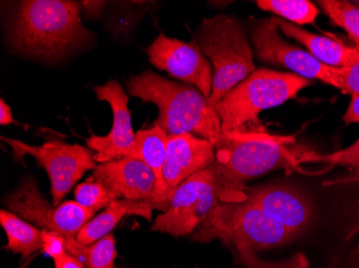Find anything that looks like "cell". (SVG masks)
<instances>
[{
  "instance_id": "cell-1",
  "label": "cell",
  "mask_w": 359,
  "mask_h": 268,
  "mask_svg": "<svg viewBox=\"0 0 359 268\" xmlns=\"http://www.w3.org/2000/svg\"><path fill=\"white\" fill-rule=\"evenodd\" d=\"M80 13V3L72 0H26L12 24V43L26 55L58 60L94 39Z\"/></svg>"
},
{
  "instance_id": "cell-2",
  "label": "cell",
  "mask_w": 359,
  "mask_h": 268,
  "mask_svg": "<svg viewBox=\"0 0 359 268\" xmlns=\"http://www.w3.org/2000/svg\"><path fill=\"white\" fill-rule=\"evenodd\" d=\"M127 90L132 96L158 108L154 126L168 136L189 133L213 144L221 139L223 131L219 116L196 88L148 71L129 78Z\"/></svg>"
},
{
  "instance_id": "cell-3",
  "label": "cell",
  "mask_w": 359,
  "mask_h": 268,
  "mask_svg": "<svg viewBox=\"0 0 359 268\" xmlns=\"http://www.w3.org/2000/svg\"><path fill=\"white\" fill-rule=\"evenodd\" d=\"M295 234L276 223L249 199L222 202L194 232V241L219 239L233 250L238 261L250 268H265L256 258L258 250L278 247L295 239Z\"/></svg>"
},
{
  "instance_id": "cell-4",
  "label": "cell",
  "mask_w": 359,
  "mask_h": 268,
  "mask_svg": "<svg viewBox=\"0 0 359 268\" xmlns=\"http://www.w3.org/2000/svg\"><path fill=\"white\" fill-rule=\"evenodd\" d=\"M292 143L290 138L262 132H223L215 144L217 158L211 165L212 171L224 186L242 192L244 181L254 177L296 162L316 161L318 155L304 150L298 153L290 146Z\"/></svg>"
},
{
  "instance_id": "cell-5",
  "label": "cell",
  "mask_w": 359,
  "mask_h": 268,
  "mask_svg": "<svg viewBox=\"0 0 359 268\" xmlns=\"http://www.w3.org/2000/svg\"><path fill=\"white\" fill-rule=\"evenodd\" d=\"M196 38L201 51L213 66L208 104L215 108L228 92L255 71L253 51L242 24L226 14L203 20Z\"/></svg>"
},
{
  "instance_id": "cell-6",
  "label": "cell",
  "mask_w": 359,
  "mask_h": 268,
  "mask_svg": "<svg viewBox=\"0 0 359 268\" xmlns=\"http://www.w3.org/2000/svg\"><path fill=\"white\" fill-rule=\"evenodd\" d=\"M312 84L313 80L295 73L267 68L256 69L215 104L222 131H242L248 124H259L260 113L295 99L304 88Z\"/></svg>"
},
{
  "instance_id": "cell-7",
  "label": "cell",
  "mask_w": 359,
  "mask_h": 268,
  "mask_svg": "<svg viewBox=\"0 0 359 268\" xmlns=\"http://www.w3.org/2000/svg\"><path fill=\"white\" fill-rule=\"evenodd\" d=\"M245 193L224 186L211 167L191 175L173 190L168 209L157 216L153 231L187 237L194 234L213 213L219 201L239 202Z\"/></svg>"
},
{
  "instance_id": "cell-8",
  "label": "cell",
  "mask_w": 359,
  "mask_h": 268,
  "mask_svg": "<svg viewBox=\"0 0 359 268\" xmlns=\"http://www.w3.org/2000/svg\"><path fill=\"white\" fill-rule=\"evenodd\" d=\"M11 146L14 157H34L44 167L51 181L54 206L60 205L64 197L88 171L97 167L92 149L78 144H68L60 140L48 141L41 146H32L20 140L1 138Z\"/></svg>"
},
{
  "instance_id": "cell-9",
  "label": "cell",
  "mask_w": 359,
  "mask_h": 268,
  "mask_svg": "<svg viewBox=\"0 0 359 268\" xmlns=\"http://www.w3.org/2000/svg\"><path fill=\"white\" fill-rule=\"evenodd\" d=\"M5 204L12 213L29 221L38 229L55 232L65 239L76 237L95 216V213L81 206L76 201H66L54 206L41 195L37 181L32 176L22 179L20 186L5 197Z\"/></svg>"
},
{
  "instance_id": "cell-10",
  "label": "cell",
  "mask_w": 359,
  "mask_h": 268,
  "mask_svg": "<svg viewBox=\"0 0 359 268\" xmlns=\"http://www.w3.org/2000/svg\"><path fill=\"white\" fill-rule=\"evenodd\" d=\"M252 42L260 60L281 66L308 80H318L339 90L342 68H332L318 62L309 52L286 42L280 36V19L270 17L256 22Z\"/></svg>"
},
{
  "instance_id": "cell-11",
  "label": "cell",
  "mask_w": 359,
  "mask_h": 268,
  "mask_svg": "<svg viewBox=\"0 0 359 268\" xmlns=\"http://www.w3.org/2000/svg\"><path fill=\"white\" fill-rule=\"evenodd\" d=\"M145 51L151 64L157 69L164 70L173 78L191 84L205 98H210L213 69L195 41L187 43L161 32Z\"/></svg>"
},
{
  "instance_id": "cell-12",
  "label": "cell",
  "mask_w": 359,
  "mask_h": 268,
  "mask_svg": "<svg viewBox=\"0 0 359 268\" xmlns=\"http://www.w3.org/2000/svg\"><path fill=\"white\" fill-rule=\"evenodd\" d=\"M92 177L102 183L113 199L143 201L158 211L168 209L159 193L155 173L142 161L125 157L102 163L97 165Z\"/></svg>"
},
{
  "instance_id": "cell-13",
  "label": "cell",
  "mask_w": 359,
  "mask_h": 268,
  "mask_svg": "<svg viewBox=\"0 0 359 268\" xmlns=\"http://www.w3.org/2000/svg\"><path fill=\"white\" fill-rule=\"evenodd\" d=\"M94 92L98 100L107 102L111 106L113 125L109 134L104 136L90 134L86 144L88 148L96 152L95 160L97 162L106 163L125 158L136 138L128 108V97L116 80H109L104 85L96 86Z\"/></svg>"
},
{
  "instance_id": "cell-14",
  "label": "cell",
  "mask_w": 359,
  "mask_h": 268,
  "mask_svg": "<svg viewBox=\"0 0 359 268\" xmlns=\"http://www.w3.org/2000/svg\"><path fill=\"white\" fill-rule=\"evenodd\" d=\"M248 199L276 223L298 237L314 219V206L302 191L290 185H267L247 190Z\"/></svg>"
},
{
  "instance_id": "cell-15",
  "label": "cell",
  "mask_w": 359,
  "mask_h": 268,
  "mask_svg": "<svg viewBox=\"0 0 359 268\" xmlns=\"http://www.w3.org/2000/svg\"><path fill=\"white\" fill-rule=\"evenodd\" d=\"M215 144L199 136L182 133L168 136L164 177L175 190L191 175L205 170L215 162Z\"/></svg>"
},
{
  "instance_id": "cell-16",
  "label": "cell",
  "mask_w": 359,
  "mask_h": 268,
  "mask_svg": "<svg viewBox=\"0 0 359 268\" xmlns=\"http://www.w3.org/2000/svg\"><path fill=\"white\" fill-rule=\"evenodd\" d=\"M280 29L288 38H292L306 46L314 58L332 68H348L359 60V50L346 45L334 39L314 35L304 28L280 20Z\"/></svg>"
},
{
  "instance_id": "cell-17",
  "label": "cell",
  "mask_w": 359,
  "mask_h": 268,
  "mask_svg": "<svg viewBox=\"0 0 359 268\" xmlns=\"http://www.w3.org/2000/svg\"><path fill=\"white\" fill-rule=\"evenodd\" d=\"M155 207L148 202L134 199H114L100 215L93 218L76 234V239L83 245H92L111 233L126 216H140L151 221Z\"/></svg>"
},
{
  "instance_id": "cell-18",
  "label": "cell",
  "mask_w": 359,
  "mask_h": 268,
  "mask_svg": "<svg viewBox=\"0 0 359 268\" xmlns=\"http://www.w3.org/2000/svg\"><path fill=\"white\" fill-rule=\"evenodd\" d=\"M168 134L159 127L138 131L134 145L127 157L142 161L152 169L158 183V190L165 202L170 204L173 190L167 185L164 177V165L166 160V145Z\"/></svg>"
},
{
  "instance_id": "cell-19",
  "label": "cell",
  "mask_w": 359,
  "mask_h": 268,
  "mask_svg": "<svg viewBox=\"0 0 359 268\" xmlns=\"http://www.w3.org/2000/svg\"><path fill=\"white\" fill-rule=\"evenodd\" d=\"M0 223L7 234L8 249L21 255L22 259H27L38 250H42V230L5 209L0 211Z\"/></svg>"
},
{
  "instance_id": "cell-20",
  "label": "cell",
  "mask_w": 359,
  "mask_h": 268,
  "mask_svg": "<svg viewBox=\"0 0 359 268\" xmlns=\"http://www.w3.org/2000/svg\"><path fill=\"white\" fill-rule=\"evenodd\" d=\"M116 244V239L111 233L92 245H83L76 237H68L66 250L86 268H116L114 261L118 255Z\"/></svg>"
},
{
  "instance_id": "cell-21",
  "label": "cell",
  "mask_w": 359,
  "mask_h": 268,
  "mask_svg": "<svg viewBox=\"0 0 359 268\" xmlns=\"http://www.w3.org/2000/svg\"><path fill=\"white\" fill-rule=\"evenodd\" d=\"M256 5L297 26L313 24L320 14L318 8L309 0H257Z\"/></svg>"
},
{
  "instance_id": "cell-22",
  "label": "cell",
  "mask_w": 359,
  "mask_h": 268,
  "mask_svg": "<svg viewBox=\"0 0 359 268\" xmlns=\"http://www.w3.org/2000/svg\"><path fill=\"white\" fill-rule=\"evenodd\" d=\"M332 23L346 30L359 50V7L346 0H318L316 1Z\"/></svg>"
},
{
  "instance_id": "cell-23",
  "label": "cell",
  "mask_w": 359,
  "mask_h": 268,
  "mask_svg": "<svg viewBox=\"0 0 359 268\" xmlns=\"http://www.w3.org/2000/svg\"><path fill=\"white\" fill-rule=\"evenodd\" d=\"M74 199L79 205L95 213L100 209H107L114 201L102 183L93 177L76 187Z\"/></svg>"
},
{
  "instance_id": "cell-24",
  "label": "cell",
  "mask_w": 359,
  "mask_h": 268,
  "mask_svg": "<svg viewBox=\"0 0 359 268\" xmlns=\"http://www.w3.org/2000/svg\"><path fill=\"white\" fill-rule=\"evenodd\" d=\"M318 161L359 167V139L348 148L342 149L327 156H318Z\"/></svg>"
},
{
  "instance_id": "cell-25",
  "label": "cell",
  "mask_w": 359,
  "mask_h": 268,
  "mask_svg": "<svg viewBox=\"0 0 359 268\" xmlns=\"http://www.w3.org/2000/svg\"><path fill=\"white\" fill-rule=\"evenodd\" d=\"M339 90L352 96L359 92V60L352 66L341 69Z\"/></svg>"
},
{
  "instance_id": "cell-26",
  "label": "cell",
  "mask_w": 359,
  "mask_h": 268,
  "mask_svg": "<svg viewBox=\"0 0 359 268\" xmlns=\"http://www.w3.org/2000/svg\"><path fill=\"white\" fill-rule=\"evenodd\" d=\"M43 235V247L42 251L52 259L67 253L66 250V239L55 232L42 231Z\"/></svg>"
},
{
  "instance_id": "cell-27",
  "label": "cell",
  "mask_w": 359,
  "mask_h": 268,
  "mask_svg": "<svg viewBox=\"0 0 359 268\" xmlns=\"http://www.w3.org/2000/svg\"><path fill=\"white\" fill-rule=\"evenodd\" d=\"M351 97L352 99H351L350 106L342 118L346 125L359 122V92L352 94Z\"/></svg>"
},
{
  "instance_id": "cell-28",
  "label": "cell",
  "mask_w": 359,
  "mask_h": 268,
  "mask_svg": "<svg viewBox=\"0 0 359 268\" xmlns=\"http://www.w3.org/2000/svg\"><path fill=\"white\" fill-rule=\"evenodd\" d=\"M54 260L55 268H86L82 262L70 255L69 253H65L58 255Z\"/></svg>"
},
{
  "instance_id": "cell-29",
  "label": "cell",
  "mask_w": 359,
  "mask_h": 268,
  "mask_svg": "<svg viewBox=\"0 0 359 268\" xmlns=\"http://www.w3.org/2000/svg\"><path fill=\"white\" fill-rule=\"evenodd\" d=\"M15 120L12 116L11 108L6 104L5 100H0V125L7 126V125L14 124Z\"/></svg>"
},
{
  "instance_id": "cell-30",
  "label": "cell",
  "mask_w": 359,
  "mask_h": 268,
  "mask_svg": "<svg viewBox=\"0 0 359 268\" xmlns=\"http://www.w3.org/2000/svg\"><path fill=\"white\" fill-rule=\"evenodd\" d=\"M340 268H359V244L341 262Z\"/></svg>"
}]
</instances>
